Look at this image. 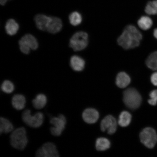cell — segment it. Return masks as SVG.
<instances>
[{
  "instance_id": "6da1fadb",
  "label": "cell",
  "mask_w": 157,
  "mask_h": 157,
  "mask_svg": "<svg viewBox=\"0 0 157 157\" xmlns=\"http://www.w3.org/2000/svg\"><path fill=\"white\" fill-rule=\"evenodd\" d=\"M142 34L134 25H127L117 39L118 44L126 50L139 46L142 39Z\"/></svg>"
},
{
  "instance_id": "7a4b0ae2",
  "label": "cell",
  "mask_w": 157,
  "mask_h": 157,
  "mask_svg": "<svg viewBox=\"0 0 157 157\" xmlns=\"http://www.w3.org/2000/svg\"><path fill=\"white\" fill-rule=\"evenodd\" d=\"M28 142L26 131L24 127H20L15 129L10 136L11 146L19 150H24Z\"/></svg>"
},
{
  "instance_id": "3957f363",
  "label": "cell",
  "mask_w": 157,
  "mask_h": 157,
  "mask_svg": "<svg viewBox=\"0 0 157 157\" xmlns=\"http://www.w3.org/2000/svg\"><path fill=\"white\" fill-rule=\"evenodd\" d=\"M142 101L140 94L134 88H128L124 92V102L129 109H137L140 106Z\"/></svg>"
},
{
  "instance_id": "277c9868",
  "label": "cell",
  "mask_w": 157,
  "mask_h": 157,
  "mask_svg": "<svg viewBox=\"0 0 157 157\" xmlns=\"http://www.w3.org/2000/svg\"><path fill=\"white\" fill-rule=\"evenodd\" d=\"M88 35L83 31L76 33L71 38L70 46L75 52L84 50L88 44Z\"/></svg>"
},
{
  "instance_id": "5b68a950",
  "label": "cell",
  "mask_w": 157,
  "mask_h": 157,
  "mask_svg": "<svg viewBox=\"0 0 157 157\" xmlns=\"http://www.w3.org/2000/svg\"><path fill=\"white\" fill-rule=\"evenodd\" d=\"M44 115L41 112H38L34 115H31L30 110L27 109L23 112L22 119L25 124L28 126L37 128L43 124L44 121Z\"/></svg>"
},
{
  "instance_id": "8992f818",
  "label": "cell",
  "mask_w": 157,
  "mask_h": 157,
  "mask_svg": "<svg viewBox=\"0 0 157 157\" xmlns=\"http://www.w3.org/2000/svg\"><path fill=\"white\" fill-rule=\"evenodd\" d=\"M141 142L147 148L151 149L157 142V135L156 131L152 128L147 127L143 129L140 133Z\"/></svg>"
},
{
  "instance_id": "52a82bcc",
  "label": "cell",
  "mask_w": 157,
  "mask_h": 157,
  "mask_svg": "<svg viewBox=\"0 0 157 157\" xmlns=\"http://www.w3.org/2000/svg\"><path fill=\"white\" fill-rule=\"evenodd\" d=\"M50 123L54 126L51 128V133L54 136H58L62 134L65 128L67 120L64 115L60 114L58 117H52Z\"/></svg>"
},
{
  "instance_id": "ba28073f",
  "label": "cell",
  "mask_w": 157,
  "mask_h": 157,
  "mask_svg": "<svg viewBox=\"0 0 157 157\" xmlns=\"http://www.w3.org/2000/svg\"><path fill=\"white\" fill-rule=\"evenodd\" d=\"M36 157H58L59 156L56 147L54 143H44L36 152Z\"/></svg>"
},
{
  "instance_id": "9c48e42d",
  "label": "cell",
  "mask_w": 157,
  "mask_h": 157,
  "mask_svg": "<svg viewBox=\"0 0 157 157\" xmlns=\"http://www.w3.org/2000/svg\"><path fill=\"white\" fill-rule=\"evenodd\" d=\"M117 122L112 116L108 115L103 119L101 123V128L103 132H107L109 134L114 133L117 131Z\"/></svg>"
},
{
  "instance_id": "30bf717a",
  "label": "cell",
  "mask_w": 157,
  "mask_h": 157,
  "mask_svg": "<svg viewBox=\"0 0 157 157\" xmlns=\"http://www.w3.org/2000/svg\"><path fill=\"white\" fill-rule=\"evenodd\" d=\"M83 120L88 124H93L98 121L99 113L93 109H87L84 110L82 114Z\"/></svg>"
},
{
  "instance_id": "8fae6325",
  "label": "cell",
  "mask_w": 157,
  "mask_h": 157,
  "mask_svg": "<svg viewBox=\"0 0 157 157\" xmlns=\"http://www.w3.org/2000/svg\"><path fill=\"white\" fill-rule=\"evenodd\" d=\"M62 27L61 20L57 17H52L47 30L52 34H56L61 30Z\"/></svg>"
},
{
  "instance_id": "7c38bea8",
  "label": "cell",
  "mask_w": 157,
  "mask_h": 157,
  "mask_svg": "<svg viewBox=\"0 0 157 157\" xmlns=\"http://www.w3.org/2000/svg\"><path fill=\"white\" fill-rule=\"evenodd\" d=\"M52 17L43 14H38L35 17V21L38 28L42 31L47 30Z\"/></svg>"
},
{
  "instance_id": "4fadbf2b",
  "label": "cell",
  "mask_w": 157,
  "mask_h": 157,
  "mask_svg": "<svg viewBox=\"0 0 157 157\" xmlns=\"http://www.w3.org/2000/svg\"><path fill=\"white\" fill-rule=\"evenodd\" d=\"M70 66L76 71H81L85 67V62L83 59L76 56H72L70 59Z\"/></svg>"
},
{
  "instance_id": "5bb4252c",
  "label": "cell",
  "mask_w": 157,
  "mask_h": 157,
  "mask_svg": "<svg viewBox=\"0 0 157 157\" xmlns=\"http://www.w3.org/2000/svg\"><path fill=\"white\" fill-rule=\"evenodd\" d=\"M11 103L15 109L17 110H21L25 106L26 99L25 96L21 94H16L12 99Z\"/></svg>"
},
{
  "instance_id": "9a60e30c",
  "label": "cell",
  "mask_w": 157,
  "mask_h": 157,
  "mask_svg": "<svg viewBox=\"0 0 157 157\" xmlns=\"http://www.w3.org/2000/svg\"><path fill=\"white\" fill-rule=\"evenodd\" d=\"M131 78L125 72H121L117 74L116 83L119 88H125L130 84Z\"/></svg>"
},
{
  "instance_id": "2e32d148",
  "label": "cell",
  "mask_w": 157,
  "mask_h": 157,
  "mask_svg": "<svg viewBox=\"0 0 157 157\" xmlns=\"http://www.w3.org/2000/svg\"><path fill=\"white\" fill-rule=\"evenodd\" d=\"M20 40L32 50H36L38 48V42L36 39L32 35H25Z\"/></svg>"
},
{
  "instance_id": "e0dca14e",
  "label": "cell",
  "mask_w": 157,
  "mask_h": 157,
  "mask_svg": "<svg viewBox=\"0 0 157 157\" xmlns=\"http://www.w3.org/2000/svg\"><path fill=\"white\" fill-rule=\"evenodd\" d=\"M19 29V25L15 20L10 19L7 21L5 25L6 32L10 35L16 34Z\"/></svg>"
},
{
  "instance_id": "ac0fdd59",
  "label": "cell",
  "mask_w": 157,
  "mask_h": 157,
  "mask_svg": "<svg viewBox=\"0 0 157 157\" xmlns=\"http://www.w3.org/2000/svg\"><path fill=\"white\" fill-rule=\"evenodd\" d=\"M47 103L46 96L44 94H38L33 100L32 104L35 109H40L44 108Z\"/></svg>"
},
{
  "instance_id": "d6986e66",
  "label": "cell",
  "mask_w": 157,
  "mask_h": 157,
  "mask_svg": "<svg viewBox=\"0 0 157 157\" xmlns=\"http://www.w3.org/2000/svg\"><path fill=\"white\" fill-rule=\"evenodd\" d=\"M13 126L8 119L1 117L0 119V133H7L13 130Z\"/></svg>"
},
{
  "instance_id": "ffe728a7",
  "label": "cell",
  "mask_w": 157,
  "mask_h": 157,
  "mask_svg": "<svg viewBox=\"0 0 157 157\" xmlns=\"http://www.w3.org/2000/svg\"><path fill=\"white\" fill-rule=\"evenodd\" d=\"M137 24L141 29L144 30H147L152 27L153 21L150 17L147 16H144L139 19Z\"/></svg>"
},
{
  "instance_id": "44dd1931",
  "label": "cell",
  "mask_w": 157,
  "mask_h": 157,
  "mask_svg": "<svg viewBox=\"0 0 157 157\" xmlns=\"http://www.w3.org/2000/svg\"><path fill=\"white\" fill-rule=\"evenodd\" d=\"M131 118V115L128 112L123 111L119 116L118 123L121 127H126L130 123Z\"/></svg>"
},
{
  "instance_id": "7402d4cb",
  "label": "cell",
  "mask_w": 157,
  "mask_h": 157,
  "mask_svg": "<svg viewBox=\"0 0 157 157\" xmlns=\"http://www.w3.org/2000/svg\"><path fill=\"white\" fill-rule=\"evenodd\" d=\"M146 64L150 69L157 71V51L152 52L148 56L146 60Z\"/></svg>"
},
{
  "instance_id": "603a6c76",
  "label": "cell",
  "mask_w": 157,
  "mask_h": 157,
  "mask_svg": "<svg viewBox=\"0 0 157 157\" xmlns=\"http://www.w3.org/2000/svg\"><path fill=\"white\" fill-rule=\"evenodd\" d=\"M110 147V143L108 139L104 137L98 138L96 143L97 150L104 151L108 150Z\"/></svg>"
},
{
  "instance_id": "cb8c5ba5",
  "label": "cell",
  "mask_w": 157,
  "mask_h": 157,
  "mask_svg": "<svg viewBox=\"0 0 157 157\" xmlns=\"http://www.w3.org/2000/svg\"><path fill=\"white\" fill-rule=\"evenodd\" d=\"M145 11L149 15H157V0L148 2L145 8Z\"/></svg>"
},
{
  "instance_id": "d4e9b609",
  "label": "cell",
  "mask_w": 157,
  "mask_h": 157,
  "mask_svg": "<svg viewBox=\"0 0 157 157\" xmlns=\"http://www.w3.org/2000/svg\"><path fill=\"white\" fill-rule=\"evenodd\" d=\"M69 19L71 24L74 26H77L81 23L82 18V15L78 12H72L69 15Z\"/></svg>"
},
{
  "instance_id": "484cf974",
  "label": "cell",
  "mask_w": 157,
  "mask_h": 157,
  "mask_svg": "<svg viewBox=\"0 0 157 157\" xmlns=\"http://www.w3.org/2000/svg\"><path fill=\"white\" fill-rule=\"evenodd\" d=\"M14 84L10 80H6L2 84V90L5 93L11 94L14 91Z\"/></svg>"
},
{
  "instance_id": "4316f807",
  "label": "cell",
  "mask_w": 157,
  "mask_h": 157,
  "mask_svg": "<svg viewBox=\"0 0 157 157\" xmlns=\"http://www.w3.org/2000/svg\"><path fill=\"white\" fill-rule=\"evenodd\" d=\"M150 99L148 102L150 105H155L157 103V90H153L150 94Z\"/></svg>"
},
{
  "instance_id": "83f0119b",
  "label": "cell",
  "mask_w": 157,
  "mask_h": 157,
  "mask_svg": "<svg viewBox=\"0 0 157 157\" xmlns=\"http://www.w3.org/2000/svg\"><path fill=\"white\" fill-rule=\"evenodd\" d=\"M20 48L23 53L27 54L30 52L31 48L20 40L19 41Z\"/></svg>"
},
{
  "instance_id": "f1b7e54d",
  "label": "cell",
  "mask_w": 157,
  "mask_h": 157,
  "mask_svg": "<svg viewBox=\"0 0 157 157\" xmlns=\"http://www.w3.org/2000/svg\"><path fill=\"white\" fill-rule=\"evenodd\" d=\"M151 82L155 86H157V72H154L151 77Z\"/></svg>"
},
{
  "instance_id": "f546056e",
  "label": "cell",
  "mask_w": 157,
  "mask_h": 157,
  "mask_svg": "<svg viewBox=\"0 0 157 157\" xmlns=\"http://www.w3.org/2000/svg\"><path fill=\"white\" fill-rule=\"evenodd\" d=\"M8 0H0V3L2 5H5L6 3H7Z\"/></svg>"
},
{
  "instance_id": "4dcf8cb0",
  "label": "cell",
  "mask_w": 157,
  "mask_h": 157,
  "mask_svg": "<svg viewBox=\"0 0 157 157\" xmlns=\"http://www.w3.org/2000/svg\"><path fill=\"white\" fill-rule=\"evenodd\" d=\"M154 35L155 38L157 39V28L154 29Z\"/></svg>"
},
{
  "instance_id": "1f68e13d",
  "label": "cell",
  "mask_w": 157,
  "mask_h": 157,
  "mask_svg": "<svg viewBox=\"0 0 157 157\" xmlns=\"http://www.w3.org/2000/svg\"><path fill=\"white\" fill-rule=\"evenodd\" d=\"M8 1H9V0H8Z\"/></svg>"
}]
</instances>
